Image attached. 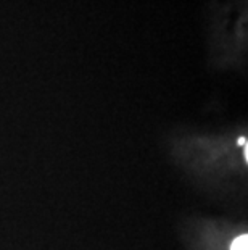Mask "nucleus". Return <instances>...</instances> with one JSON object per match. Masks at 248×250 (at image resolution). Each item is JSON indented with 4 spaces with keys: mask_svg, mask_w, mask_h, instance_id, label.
I'll return each instance as SVG.
<instances>
[{
    "mask_svg": "<svg viewBox=\"0 0 248 250\" xmlns=\"http://www.w3.org/2000/svg\"><path fill=\"white\" fill-rule=\"evenodd\" d=\"M247 134L239 131L224 136H186L176 137L171 146V155L179 167L205 184L240 183L247 174Z\"/></svg>",
    "mask_w": 248,
    "mask_h": 250,
    "instance_id": "f257e3e1",
    "label": "nucleus"
},
{
    "mask_svg": "<svg viewBox=\"0 0 248 250\" xmlns=\"http://www.w3.org/2000/svg\"><path fill=\"white\" fill-rule=\"evenodd\" d=\"M182 239L187 250H248L245 225L228 220H189Z\"/></svg>",
    "mask_w": 248,
    "mask_h": 250,
    "instance_id": "f03ea898",
    "label": "nucleus"
}]
</instances>
